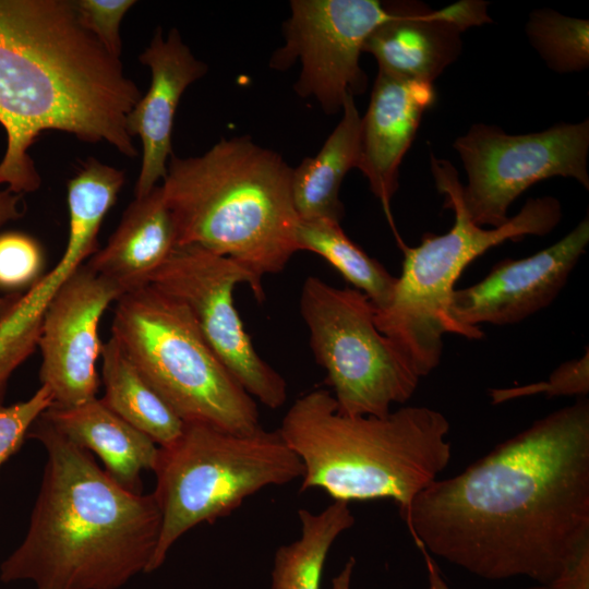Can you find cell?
Here are the masks:
<instances>
[{"mask_svg": "<svg viewBox=\"0 0 589 589\" xmlns=\"http://www.w3.org/2000/svg\"><path fill=\"white\" fill-rule=\"evenodd\" d=\"M453 147L468 178L461 185L462 203L480 227L504 225L512 203L536 182L569 177L589 189L588 119L517 135L477 123L457 137Z\"/></svg>", "mask_w": 589, "mask_h": 589, "instance_id": "obj_10", "label": "cell"}, {"mask_svg": "<svg viewBox=\"0 0 589 589\" xmlns=\"http://www.w3.org/2000/svg\"><path fill=\"white\" fill-rule=\"evenodd\" d=\"M45 267L43 248L33 237L20 231L0 232V289H27Z\"/></svg>", "mask_w": 589, "mask_h": 589, "instance_id": "obj_26", "label": "cell"}, {"mask_svg": "<svg viewBox=\"0 0 589 589\" xmlns=\"http://www.w3.org/2000/svg\"><path fill=\"white\" fill-rule=\"evenodd\" d=\"M292 169L251 136L221 139L195 157L171 155L161 190L177 245H196L245 268L256 286L299 251Z\"/></svg>", "mask_w": 589, "mask_h": 589, "instance_id": "obj_4", "label": "cell"}, {"mask_svg": "<svg viewBox=\"0 0 589 589\" xmlns=\"http://www.w3.org/2000/svg\"><path fill=\"white\" fill-rule=\"evenodd\" d=\"M393 4L394 17L371 33L362 51L373 55L378 71L407 80L433 83L460 55V33L492 21L483 1L437 11L412 2Z\"/></svg>", "mask_w": 589, "mask_h": 589, "instance_id": "obj_15", "label": "cell"}, {"mask_svg": "<svg viewBox=\"0 0 589 589\" xmlns=\"http://www.w3.org/2000/svg\"><path fill=\"white\" fill-rule=\"evenodd\" d=\"M25 203L23 195L16 194L8 188L0 187V231L8 224L23 217Z\"/></svg>", "mask_w": 589, "mask_h": 589, "instance_id": "obj_31", "label": "cell"}, {"mask_svg": "<svg viewBox=\"0 0 589 589\" xmlns=\"http://www.w3.org/2000/svg\"><path fill=\"white\" fill-rule=\"evenodd\" d=\"M99 358L105 390L103 401L158 446L177 438L183 421L146 382L112 337L103 342Z\"/></svg>", "mask_w": 589, "mask_h": 589, "instance_id": "obj_22", "label": "cell"}, {"mask_svg": "<svg viewBox=\"0 0 589 589\" xmlns=\"http://www.w3.org/2000/svg\"><path fill=\"white\" fill-rule=\"evenodd\" d=\"M300 536L274 555L271 589H322L327 555L336 539L354 524L347 502L334 501L323 510H298Z\"/></svg>", "mask_w": 589, "mask_h": 589, "instance_id": "obj_23", "label": "cell"}, {"mask_svg": "<svg viewBox=\"0 0 589 589\" xmlns=\"http://www.w3.org/2000/svg\"><path fill=\"white\" fill-rule=\"evenodd\" d=\"M434 100L432 83L378 71L368 110L361 118L357 168L368 179L390 224V201L398 189L399 166L416 136L422 115ZM394 231L396 235L395 228Z\"/></svg>", "mask_w": 589, "mask_h": 589, "instance_id": "obj_17", "label": "cell"}, {"mask_svg": "<svg viewBox=\"0 0 589 589\" xmlns=\"http://www.w3.org/2000/svg\"><path fill=\"white\" fill-rule=\"evenodd\" d=\"M278 431L302 462L301 491L318 489L347 503L390 500L404 520L450 459L442 412L407 406L385 417H348L326 389L297 398Z\"/></svg>", "mask_w": 589, "mask_h": 589, "instance_id": "obj_5", "label": "cell"}, {"mask_svg": "<svg viewBox=\"0 0 589 589\" xmlns=\"http://www.w3.org/2000/svg\"><path fill=\"white\" fill-rule=\"evenodd\" d=\"M111 337L183 421L236 434L261 429L256 400L229 372L181 302L152 285L117 301Z\"/></svg>", "mask_w": 589, "mask_h": 589, "instance_id": "obj_7", "label": "cell"}, {"mask_svg": "<svg viewBox=\"0 0 589 589\" xmlns=\"http://www.w3.org/2000/svg\"><path fill=\"white\" fill-rule=\"evenodd\" d=\"M589 392V352L579 358L561 364L550 375L548 381L520 387L493 389L490 392L492 402L501 404L509 399L544 394L553 396H585Z\"/></svg>", "mask_w": 589, "mask_h": 589, "instance_id": "obj_27", "label": "cell"}, {"mask_svg": "<svg viewBox=\"0 0 589 589\" xmlns=\"http://www.w3.org/2000/svg\"><path fill=\"white\" fill-rule=\"evenodd\" d=\"M139 59L149 68L152 80L147 93L127 117L130 136H139L143 147L135 197L145 196L165 179L173 154L171 136L177 107L188 86L207 71L177 28H171L166 37L157 28Z\"/></svg>", "mask_w": 589, "mask_h": 589, "instance_id": "obj_16", "label": "cell"}, {"mask_svg": "<svg viewBox=\"0 0 589 589\" xmlns=\"http://www.w3.org/2000/svg\"><path fill=\"white\" fill-rule=\"evenodd\" d=\"M101 218L86 209L69 214L59 262L22 293L0 299V401L13 372L35 351L51 300L68 277L96 252Z\"/></svg>", "mask_w": 589, "mask_h": 589, "instance_id": "obj_18", "label": "cell"}, {"mask_svg": "<svg viewBox=\"0 0 589 589\" xmlns=\"http://www.w3.org/2000/svg\"><path fill=\"white\" fill-rule=\"evenodd\" d=\"M153 471L161 524L148 573L190 529L231 514L265 488L301 479L303 467L278 429L236 434L190 422L171 443L158 446Z\"/></svg>", "mask_w": 589, "mask_h": 589, "instance_id": "obj_8", "label": "cell"}, {"mask_svg": "<svg viewBox=\"0 0 589 589\" xmlns=\"http://www.w3.org/2000/svg\"><path fill=\"white\" fill-rule=\"evenodd\" d=\"M52 404V395L44 385L26 400L9 406L0 402V469L21 448L31 426Z\"/></svg>", "mask_w": 589, "mask_h": 589, "instance_id": "obj_28", "label": "cell"}, {"mask_svg": "<svg viewBox=\"0 0 589 589\" xmlns=\"http://www.w3.org/2000/svg\"><path fill=\"white\" fill-rule=\"evenodd\" d=\"M177 245L172 215L160 185L134 197L107 243L85 262L124 293L148 286Z\"/></svg>", "mask_w": 589, "mask_h": 589, "instance_id": "obj_19", "label": "cell"}, {"mask_svg": "<svg viewBox=\"0 0 589 589\" xmlns=\"http://www.w3.org/2000/svg\"><path fill=\"white\" fill-rule=\"evenodd\" d=\"M142 96L73 1L0 0V187L21 195L40 187L28 151L47 130L136 156L127 117Z\"/></svg>", "mask_w": 589, "mask_h": 589, "instance_id": "obj_2", "label": "cell"}, {"mask_svg": "<svg viewBox=\"0 0 589 589\" xmlns=\"http://www.w3.org/2000/svg\"><path fill=\"white\" fill-rule=\"evenodd\" d=\"M245 284L259 301L264 291L237 262L196 245H176L149 285L181 302L204 338L239 384L271 409L287 400L286 380L256 352L235 306L233 292Z\"/></svg>", "mask_w": 589, "mask_h": 589, "instance_id": "obj_11", "label": "cell"}, {"mask_svg": "<svg viewBox=\"0 0 589 589\" xmlns=\"http://www.w3.org/2000/svg\"><path fill=\"white\" fill-rule=\"evenodd\" d=\"M296 242L299 251H310L324 259L365 294L375 310L387 306L397 277L350 240L340 223L326 218L299 219Z\"/></svg>", "mask_w": 589, "mask_h": 589, "instance_id": "obj_24", "label": "cell"}, {"mask_svg": "<svg viewBox=\"0 0 589 589\" xmlns=\"http://www.w3.org/2000/svg\"><path fill=\"white\" fill-rule=\"evenodd\" d=\"M356 566V560L351 556L345 563L342 569L333 578L330 589H351V577Z\"/></svg>", "mask_w": 589, "mask_h": 589, "instance_id": "obj_33", "label": "cell"}, {"mask_svg": "<svg viewBox=\"0 0 589 589\" xmlns=\"http://www.w3.org/2000/svg\"><path fill=\"white\" fill-rule=\"evenodd\" d=\"M421 550L484 579L553 582L589 545V402L538 419L460 473L433 481L405 519Z\"/></svg>", "mask_w": 589, "mask_h": 589, "instance_id": "obj_1", "label": "cell"}, {"mask_svg": "<svg viewBox=\"0 0 589 589\" xmlns=\"http://www.w3.org/2000/svg\"><path fill=\"white\" fill-rule=\"evenodd\" d=\"M284 23L285 44L269 65L286 70L299 61L294 84L301 97H313L322 110H342L347 97L365 91L359 59L366 38L395 14L393 3L377 0H292Z\"/></svg>", "mask_w": 589, "mask_h": 589, "instance_id": "obj_12", "label": "cell"}, {"mask_svg": "<svg viewBox=\"0 0 589 589\" xmlns=\"http://www.w3.org/2000/svg\"><path fill=\"white\" fill-rule=\"evenodd\" d=\"M430 164L445 207L454 212V225L444 235L425 233L417 247H407L397 238L404 252L401 274L387 306L374 309L376 327L420 378L438 365L443 336H462L452 316V300L464 269L507 240L551 232L562 217L560 201L542 196L529 199L504 225L484 229L471 220L462 203L456 168L433 154Z\"/></svg>", "mask_w": 589, "mask_h": 589, "instance_id": "obj_6", "label": "cell"}, {"mask_svg": "<svg viewBox=\"0 0 589 589\" xmlns=\"http://www.w3.org/2000/svg\"><path fill=\"white\" fill-rule=\"evenodd\" d=\"M421 552L423 554L428 572V589H449L447 582L444 580L440 572V568L431 558L430 554L422 549Z\"/></svg>", "mask_w": 589, "mask_h": 589, "instance_id": "obj_32", "label": "cell"}, {"mask_svg": "<svg viewBox=\"0 0 589 589\" xmlns=\"http://www.w3.org/2000/svg\"><path fill=\"white\" fill-rule=\"evenodd\" d=\"M588 243L587 216L544 250L519 260L505 259L479 283L455 290L452 316L462 337L480 339L483 337L481 324H515L550 305Z\"/></svg>", "mask_w": 589, "mask_h": 589, "instance_id": "obj_14", "label": "cell"}, {"mask_svg": "<svg viewBox=\"0 0 589 589\" xmlns=\"http://www.w3.org/2000/svg\"><path fill=\"white\" fill-rule=\"evenodd\" d=\"M28 437L43 444L47 459L27 532L1 564V581L119 589L148 574L161 524L153 493L122 486L43 416Z\"/></svg>", "mask_w": 589, "mask_h": 589, "instance_id": "obj_3", "label": "cell"}, {"mask_svg": "<svg viewBox=\"0 0 589 589\" xmlns=\"http://www.w3.org/2000/svg\"><path fill=\"white\" fill-rule=\"evenodd\" d=\"M81 24L112 56L120 58L122 44L120 24L134 0L73 1Z\"/></svg>", "mask_w": 589, "mask_h": 589, "instance_id": "obj_29", "label": "cell"}, {"mask_svg": "<svg viewBox=\"0 0 589 589\" xmlns=\"http://www.w3.org/2000/svg\"><path fill=\"white\" fill-rule=\"evenodd\" d=\"M341 111L340 121L320 152L292 169L291 193L299 219L340 223L344 215L339 191L347 172L359 164L362 117L353 96L347 97Z\"/></svg>", "mask_w": 589, "mask_h": 589, "instance_id": "obj_21", "label": "cell"}, {"mask_svg": "<svg viewBox=\"0 0 589 589\" xmlns=\"http://www.w3.org/2000/svg\"><path fill=\"white\" fill-rule=\"evenodd\" d=\"M41 416L70 441L95 453L118 483L141 492V472L153 470L158 445L101 398L72 407L51 405Z\"/></svg>", "mask_w": 589, "mask_h": 589, "instance_id": "obj_20", "label": "cell"}, {"mask_svg": "<svg viewBox=\"0 0 589 589\" xmlns=\"http://www.w3.org/2000/svg\"><path fill=\"white\" fill-rule=\"evenodd\" d=\"M548 587L550 589H589V545L585 546Z\"/></svg>", "mask_w": 589, "mask_h": 589, "instance_id": "obj_30", "label": "cell"}, {"mask_svg": "<svg viewBox=\"0 0 589 589\" xmlns=\"http://www.w3.org/2000/svg\"><path fill=\"white\" fill-rule=\"evenodd\" d=\"M300 313L340 414L385 417L413 395L420 377L378 330L374 306L361 291L310 276Z\"/></svg>", "mask_w": 589, "mask_h": 589, "instance_id": "obj_9", "label": "cell"}, {"mask_svg": "<svg viewBox=\"0 0 589 589\" xmlns=\"http://www.w3.org/2000/svg\"><path fill=\"white\" fill-rule=\"evenodd\" d=\"M123 292L86 263L60 287L45 314L38 348L40 385L60 407L77 406L96 398L99 376L96 363L103 342L100 320Z\"/></svg>", "mask_w": 589, "mask_h": 589, "instance_id": "obj_13", "label": "cell"}, {"mask_svg": "<svg viewBox=\"0 0 589 589\" xmlns=\"http://www.w3.org/2000/svg\"><path fill=\"white\" fill-rule=\"evenodd\" d=\"M526 34L546 65L558 73L579 72L589 65V21L552 9L530 13Z\"/></svg>", "mask_w": 589, "mask_h": 589, "instance_id": "obj_25", "label": "cell"}, {"mask_svg": "<svg viewBox=\"0 0 589 589\" xmlns=\"http://www.w3.org/2000/svg\"><path fill=\"white\" fill-rule=\"evenodd\" d=\"M529 589H550L548 586H536V587H532V588H529Z\"/></svg>", "mask_w": 589, "mask_h": 589, "instance_id": "obj_34", "label": "cell"}]
</instances>
